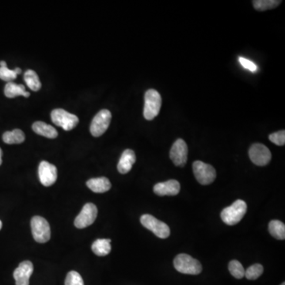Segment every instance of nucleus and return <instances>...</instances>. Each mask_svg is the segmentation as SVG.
Returning <instances> with one entry per match:
<instances>
[{"label":"nucleus","instance_id":"473e14b6","mask_svg":"<svg viewBox=\"0 0 285 285\" xmlns=\"http://www.w3.org/2000/svg\"><path fill=\"white\" fill-rule=\"evenodd\" d=\"M2 226H3L2 222H1V220H0V230L2 229Z\"/></svg>","mask_w":285,"mask_h":285},{"label":"nucleus","instance_id":"bb28decb","mask_svg":"<svg viewBox=\"0 0 285 285\" xmlns=\"http://www.w3.org/2000/svg\"><path fill=\"white\" fill-rule=\"evenodd\" d=\"M17 75L14 70L9 69L7 67H0V78L7 82H12L16 78Z\"/></svg>","mask_w":285,"mask_h":285},{"label":"nucleus","instance_id":"c756f323","mask_svg":"<svg viewBox=\"0 0 285 285\" xmlns=\"http://www.w3.org/2000/svg\"><path fill=\"white\" fill-rule=\"evenodd\" d=\"M14 72H15V73H16V75H20V74L21 73V68H15V69L14 70Z\"/></svg>","mask_w":285,"mask_h":285},{"label":"nucleus","instance_id":"4468645a","mask_svg":"<svg viewBox=\"0 0 285 285\" xmlns=\"http://www.w3.org/2000/svg\"><path fill=\"white\" fill-rule=\"evenodd\" d=\"M180 183L177 180L160 182L154 186V192L158 196H176L180 192Z\"/></svg>","mask_w":285,"mask_h":285},{"label":"nucleus","instance_id":"a211bd4d","mask_svg":"<svg viewBox=\"0 0 285 285\" xmlns=\"http://www.w3.org/2000/svg\"><path fill=\"white\" fill-rule=\"evenodd\" d=\"M4 94H5L6 97L9 98H15L20 95L25 97V98L31 96V94L25 91V86L21 85V84L18 85L13 82H8L6 85Z\"/></svg>","mask_w":285,"mask_h":285},{"label":"nucleus","instance_id":"cd10ccee","mask_svg":"<svg viewBox=\"0 0 285 285\" xmlns=\"http://www.w3.org/2000/svg\"><path fill=\"white\" fill-rule=\"evenodd\" d=\"M269 139L278 146H283L285 145V132L284 130L279 131L269 135Z\"/></svg>","mask_w":285,"mask_h":285},{"label":"nucleus","instance_id":"4be33fe9","mask_svg":"<svg viewBox=\"0 0 285 285\" xmlns=\"http://www.w3.org/2000/svg\"><path fill=\"white\" fill-rule=\"evenodd\" d=\"M24 79H25V83L28 86V88L32 91H38L41 89V82L40 81L39 77L33 70H27L25 71Z\"/></svg>","mask_w":285,"mask_h":285},{"label":"nucleus","instance_id":"7c9ffc66","mask_svg":"<svg viewBox=\"0 0 285 285\" xmlns=\"http://www.w3.org/2000/svg\"><path fill=\"white\" fill-rule=\"evenodd\" d=\"M2 155H3L2 150H1V148H0V166L2 165V162H3Z\"/></svg>","mask_w":285,"mask_h":285},{"label":"nucleus","instance_id":"2f4dec72","mask_svg":"<svg viewBox=\"0 0 285 285\" xmlns=\"http://www.w3.org/2000/svg\"><path fill=\"white\" fill-rule=\"evenodd\" d=\"M0 67H7V63H6L5 61H1V62H0Z\"/></svg>","mask_w":285,"mask_h":285},{"label":"nucleus","instance_id":"f3484780","mask_svg":"<svg viewBox=\"0 0 285 285\" xmlns=\"http://www.w3.org/2000/svg\"><path fill=\"white\" fill-rule=\"evenodd\" d=\"M32 128L36 133L49 139H55L58 136V132L54 127L42 121H37L33 124Z\"/></svg>","mask_w":285,"mask_h":285},{"label":"nucleus","instance_id":"f257e3e1","mask_svg":"<svg viewBox=\"0 0 285 285\" xmlns=\"http://www.w3.org/2000/svg\"><path fill=\"white\" fill-rule=\"evenodd\" d=\"M247 210L246 202L242 200H237L233 205L223 209L221 212V219L226 224L234 226L237 224L244 217Z\"/></svg>","mask_w":285,"mask_h":285},{"label":"nucleus","instance_id":"c85d7f7f","mask_svg":"<svg viewBox=\"0 0 285 285\" xmlns=\"http://www.w3.org/2000/svg\"><path fill=\"white\" fill-rule=\"evenodd\" d=\"M239 61L241 65L246 69L249 70L252 72H256L258 71V66L252 61H249L246 58H243V57H239Z\"/></svg>","mask_w":285,"mask_h":285},{"label":"nucleus","instance_id":"6ab92c4d","mask_svg":"<svg viewBox=\"0 0 285 285\" xmlns=\"http://www.w3.org/2000/svg\"><path fill=\"white\" fill-rule=\"evenodd\" d=\"M110 239H100L94 242L91 246L92 251L97 256H104L109 254L111 251Z\"/></svg>","mask_w":285,"mask_h":285},{"label":"nucleus","instance_id":"6e6552de","mask_svg":"<svg viewBox=\"0 0 285 285\" xmlns=\"http://www.w3.org/2000/svg\"><path fill=\"white\" fill-rule=\"evenodd\" d=\"M112 114L108 109H102L97 113L91 122V133L95 137H99L103 135L110 125Z\"/></svg>","mask_w":285,"mask_h":285},{"label":"nucleus","instance_id":"0eeeda50","mask_svg":"<svg viewBox=\"0 0 285 285\" xmlns=\"http://www.w3.org/2000/svg\"><path fill=\"white\" fill-rule=\"evenodd\" d=\"M51 119L57 126L65 131L73 129L78 124V118L75 114L70 113L62 109H55L51 112Z\"/></svg>","mask_w":285,"mask_h":285},{"label":"nucleus","instance_id":"a878e982","mask_svg":"<svg viewBox=\"0 0 285 285\" xmlns=\"http://www.w3.org/2000/svg\"><path fill=\"white\" fill-rule=\"evenodd\" d=\"M65 285H84L83 280L82 276L78 272L71 271L67 275L66 280H65Z\"/></svg>","mask_w":285,"mask_h":285},{"label":"nucleus","instance_id":"f8f14e48","mask_svg":"<svg viewBox=\"0 0 285 285\" xmlns=\"http://www.w3.org/2000/svg\"><path fill=\"white\" fill-rule=\"evenodd\" d=\"M38 175L41 183L44 186H51L53 185L57 179V169L53 164L49 163L47 161H42L38 168Z\"/></svg>","mask_w":285,"mask_h":285},{"label":"nucleus","instance_id":"72a5a7b5","mask_svg":"<svg viewBox=\"0 0 285 285\" xmlns=\"http://www.w3.org/2000/svg\"><path fill=\"white\" fill-rule=\"evenodd\" d=\"M280 285H285V283H281V284H280Z\"/></svg>","mask_w":285,"mask_h":285},{"label":"nucleus","instance_id":"2eb2a0df","mask_svg":"<svg viewBox=\"0 0 285 285\" xmlns=\"http://www.w3.org/2000/svg\"><path fill=\"white\" fill-rule=\"evenodd\" d=\"M135 160H136V158H135V152L131 149L125 150L121 155V159L118 162V171L122 175L128 173L132 169Z\"/></svg>","mask_w":285,"mask_h":285},{"label":"nucleus","instance_id":"ddd939ff","mask_svg":"<svg viewBox=\"0 0 285 285\" xmlns=\"http://www.w3.org/2000/svg\"><path fill=\"white\" fill-rule=\"evenodd\" d=\"M34 273V265L30 261L21 262L14 272L16 285L30 284V278Z\"/></svg>","mask_w":285,"mask_h":285},{"label":"nucleus","instance_id":"b1692460","mask_svg":"<svg viewBox=\"0 0 285 285\" xmlns=\"http://www.w3.org/2000/svg\"><path fill=\"white\" fill-rule=\"evenodd\" d=\"M228 269L230 271L231 274L236 279H242L245 276L244 268L239 261L233 260L230 262Z\"/></svg>","mask_w":285,"mask_h":285},{"label":"nucleus","instance_id":"1a4fd4ad","mask_svg":"<svg viewBox=\"0 0 285 285\" xmlns=\"http://www.w3.org/2000/svg\"><path fill=\"white\" fill-rule=\"evenodd\" d=\"M250 160L256 166H266L272 159V154L267 147L262 144H254L249 150Z\"/></svg>","mask_w":285,"mask_h":285},{"label":"nucleus","instance_id":"5701e85b","mask_svg":"<svg viewBox=\"0 0 285 285\" xmlns=\"http://www.w3.org/2000/svg\"><path fill=\"white\" fill-rule=\"evenodd\" d=\"M280 4H281L280 0H253V1L255 10L259 11L274 9Z\"/></svg>","mask_w":285,"mask_h":285},{"label":"nucleus","instance_id":"f03ea898","mask_svg":"<svg viewBox=\"0 0 285 285\" xmlns=\"http://www.w3.org/2000/svg\"><path fill=\"white\" fill-rule=\"evenodd\" d=\"M174 266L178 272L183 274L198 275L202 271V264L185 253H181L175 258Z\"/></svg>","mask_w":285,"mask_h":285},{"label":"nucleus","instance_id":"393cba45","mask_svg":"<svg viewBox=\"0 0 285 285\" xmlns=\"http://www.w3.org/2000/svg\"><path fill=\"white\" fill-rule=\"evenodd\" d=\"M264 272V268L260 264H254L253 266L245 270V276L248 280H256L262 276Z\"/></svg>","mask_w":285,"mask_h":285},{"label":"nucleus","instance_id":"39448f33","mask_svg":"<svg viewBox=\"0 0 285 285\" xmlns=\"http://www.w3.org/2000/svg\"><path fill=\"white\" fill-rule=\"evenodd\" d=\"M192 171L196 180L202 185L212 184L216 178L215 168L202 161H195L192 163Z\"/></svg>","mask_w":285,"mask_h":285},{"label":"nucleus","instance_id":"9d476101","mask_svg":"<svg viewBox=\"0 0 285 285\" xmlns=\"http://www.w3.org/2000/svg\"><path fill=\"white\" fill-rule=\"evenodd\" d=\"M98 216V209L94 204L88 203L84 205L80 213L75 219V226L79 229L91 226Z\"/></svg>","mask_w":285,"mask_h":285},{"label":"nucleus","instance_id":"20e7f679","mask_svg":"<svg viewBox=\"0 0 285 285\" xmlns=\"http://www.w3.org/2000/svg\"><path fill=\"white\" fill-rule=\"evenodd\" d=\"M140 223L147 229L153 232L159 239H166L170 235V230L166 223L149 214H145L141 216Z\"/></svg>","mask_w":285,"mask_h":285},{"label":"nucleus","instance_id":"aec40b11","mask_svg":"<svg viewBox=\"0 0 285 285\" xmlns=\"http://www.w3.org/2000/svg\"><path fill=\"white\" fill-rule=\"evenodd\" d=\"M25 133L20 129L4 132L3 139L7 145H19L25 141Z\"/></svg>","mask_w":285,"mask_h":285},{"label":"nucleus","instance_id":"dca6fc26","mask_svg":"<svg viewBox=\"0 0 285 285\" xmlns=\"http://www.w3.org/2000/svg\"><path fill=\"white\" fill-rule=\"evenodd\" d=\"M87 185L91 190L96 193H103L111 189L110 182L105 177L90 179L87 182Z\"/></svg>","mask_w":285,"mask_h":285},{"label":"nucleus","instance_id":"9b49d317","mask_svg":"<svg viewBox=\"0 0 285 285\" xmlns=\"http://www.w3.org/2000/svg\"><path fill=\"white\" fill-rule=\"evenodd\" d=\"M169 158L175 166H185L188 159V146L183 139H178L174 142L169 152Z\"/></svg>","mask_w":285,"mask_h":285},{"label":"nucleus","instance_id":"423d86ee","mask_svg":"<svg viewBox=\"0 0 285 285\" xmlns=\"http://www.w3.org/2000/svg\"><path fill=\"white\" fill-rule=\"evenodd\" d=\"M32 235L36 242L45 243L51 238V230L48 221L41 216H34L31 219Z\"/></svg>","mask_w":285,"mask_h":285},{"label":"nucleus","instance_id":"7ed1b4c3","mask_svg":"<svg viewBox=\"0 0 285 285\" xmlns=\"http://www.w3.org/2000/svg\"><path fill=\"white\" fill-rule=\"evenodd\" d=\"M162 105V98L155 90H148L145 94L144 116L148 121H152L158 116Z\"/></svg>","mask_w":285,"mask_h":285},{"label":"nucleus","instance_id":"412c9836","mask_svg":"<svg viewBox=\"0 0 285 285\" xmlns=\"http://www.w3.org/2000/svg\"><path fill=\"white\" fill-rule=\"evenodd\" d=\"M269 231L271 235L275 239L283 240L285 239V225L281 221H271L269 224Z\"/></svg>","mask_w":285,"mask_h":285}]
</instances>
